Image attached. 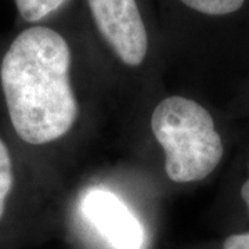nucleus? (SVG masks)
Here are the masks:
<instances>
[{
	"label": "nucleus",
	"instance_id": "1",
	"mask_svg": "<svg viewBox=\"0 0 249 249\" xmlns=\"http://www.w3.org/2000/svg\"><path fill=\"white\" fill-rule=\"evenodd\" d=\"M72 52L61 32L29 25L0 58V94L14 136L45 145L68 133L79 107L71 83Z\"/></svg>",
	"mask_w": 249,
	"mask_h": 249
},
{
	"label": "nucleus",
	"instance_id": "2",
	"mask_svg": "<svg viewBox=\"0 0 249 249\" xmlns=\"http://www.w3.org/2000/svg\"><path fill=\"white\" fill-rule=\"evenodd\" d=\"M151 130L165 152V170L175 183L201 181L224 157L212 114L196 100L172 96L152 111Z\"/></svg>",
	"mask_w": 249,
	"mask_h": 249
},
{
	"label": "nucleus",
	"instance_id": "3",
	"mask_svg": "<svg viewBox=\"0 0 249 249\" xmlns=\"http://www.w3.org/2000/svg\"><path fill=\"white\" fill-rule=\"evenodd\" d=\"M98 35L127 67H140L150 52V34L139 0H86Z\"/></svg>",
	"mask_w": 249,
	"mask_h": 249
},
{
	"label": "nucleus",
	"instance_id": "4",
	"mask_svg": "<svg viewBox=\"0 0 249 249\" xmlns=\"http://www.w3.org/2000/svg\"><path fill=\"white\" fill-rule=\"evenodd\" d=\"M82 212L93 229L115 249H142L145 240L139 217L109 190L91 188L82 201Z\"/></svg>",
	"mask_w": 249,
	"mask_h": 249
},
{
	"label": "nucleus",
	"instance_id": "5",
	"mask_svg": "<svg viewBox=\"0 0 249 249\" xmlns=\"http://www.w3.org/2000/svg\"><path fill=\"white\" fill-rule=\"evenodd\" d=\"M17 191V163L7 140L0 134V227L10 213L13 196Z\"/></svg>",
	"mask_w": 249,
	"mask_h": 249
},
{
	"label": "nucleus",
	"instance_id": "6",
	"mask_svg": "<svg viewBox=\"0 0 249 249\" xmlns=\"http://www.w3.org/2000/svg\"><path fill=\"white\" fill-rule=\"evenodd\" d=\"M188 11L209 18H222L238 13L247 0H173Z\"/></svg>",
	"mask_w": 249,
	"mask_h": 249
},
{
	"label": "nucleus",
	"instance_id": "7",
	"mask_svg": "<svg viewBox=\"0 0 249 249\" xmlns=\"http://www.w3.org/2000/svg\"><path fill=\"white\" fill-rule=\"evenodd\" d=\"M68 1L70 0H14L19 17L32 25L58 11Z\"/></svg>",
	"mask_w": 249,
	"mask_h": 249
},
{
	"label": "nucleus",
	"instance_id": "8",
	"mask_svg": "<svg viewBox=\"0 0 249 249\" xmlns=\"http://www.w3.org/2000/svg\"><path fill=\"white\" fill-rule=\"evenodd\" d=\"M223 249H249V231L237 232L227 237L223 242Z\"/></svg>",
	"mask_w": 249,
	"mask_h": 249
},
{
	"label": "nucleus",
	"instance_id": "9",
	"mask_svg": "<svg viewBox=\"0 0 249 249\" xmlns=\"http://www.w3.org/2000/svg\"><path fill=\"white\" fill-rule=\"evenodd\" d=\"M241 198L244 201V204L247 206V211L249 214V162H248V178L244 181V184L241 187Z\"/></svg>",
	"mask_w": 249,
	"mask_h": 249
}]
</instances>
